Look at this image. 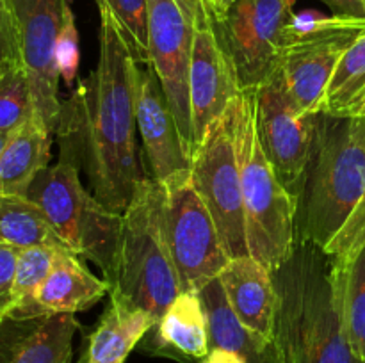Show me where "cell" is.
Returning a JSON list of instances; mask_svg holds the SVG:
<instances>
[{"mask_svg": "<svg viewBox=\"0 0 365 363\" xmlns=\"http://www.w3.org/2000/svg\"><path fill=\"white\" fill-rule=\"evenodd\" d=\"M100 13L98 63L71 100L61 103L56 135L84 166L89 191L107 209L123 214L145 180L135 142L132 57L120 28Z\"/></svg>", "mask_w": 365, "mask_h": 363, "instance_id": "cell-1", "label": "cell"}, {"mask_svg": "<svg viewBox=\"0 0 365 363\" xmlns=\"http://www.w3.org/2000/svg\"><path fill=\"white\" fill-rule=\"evenodd\" d=\"M271 273L278 294L273 344L280 363H364L344 331L323 249L298 241L291 258Z\"/></svg>", "mask_w": 365, "mask_h": 363, "instance_id": "cell-2", "label": "cell"}, {"mask_svg": "<svg viewBox=\"0 0 365 363\" xmlns=\"http://www.w3.org/2000/svg\"><path fill=\"white\" fill-rule=\"evenodd\" d=\"M365 194V117L317 116L312 155L296 198L298 241L324 249Z\"/></svg>", "mask_w": 365, "mask_h": 363, "instance_id": "cell-3", "label": "cell"}, {"mask_svg": "<svg viewBox=\"0 0 365 363\" xmlns=\"http://www.w3.org/2000/svg\"><path fill=\"white\" fill-rule=\"evenodd\" d=\"M241 173L250 255L269 270L284 265L298 244L296 199L282 185L257 130L255 89L239 91L225 110Z\"/></svg>", "mask_w": 365, "mask_h": 363, "instance_id": "cell-4", "label": "cell"}, {"mask_svg": "<svg viewBox=\"0 0 365 363\" xmlns=\"http://www.w3.org/2000/svg\"><path fill=\"white\" fill-rule=\"evenodd\" d=\"M110 288L157 322L180 294L166 224V187L146 177L123 212Z\"/></svg>", "mask_w": 365, "mask_h": 363, "instance_id": "cell-5", "label": "cell"}, {"mask_svg": "<svg viewBox=\"0 0 365 363\" xmlns=\"http://www.w3.org/2000/svg\"><path fill=\"white\" fill-rule=\"evenodd\" d=\"M32 199L71 253L96 263L107 281L113 276L123 214L107 209L81 180V162L66 148L29 187Z\"/></svg>", "mask_w": 365, "mask_h": 363, "instance_id": "cell-6", "label": "cell"}, {"mask_svg": "<svg viewBox=\"0 0 365 363\" xmlns=\"http://www.w3.org/2000/svg\"><path fill=\"white\" fill-rule=\"evenodd\" d=\"M365 34V20L307 9L292 13L284 31L277 75L302 114L324 112L328 85L346 50Z\"/></svg>", "mask_w": 365, "mask_h": 363, "instance_id": "cell-7", "label": "cell"}, {"mask_svg": "<svg viewBox=\"0 0 365 363\" xmlns=\"http://www.w3.org/2000/svg\"><path fill=\"white\" fill-rule=\"evenodd\" d=\"M166 224L180 290H202L216 280L230 256L225 251L214 217L196 192L191 169L164 182Z\"/></svg>", "mask_w": 365, "mask_h": 363, "instance_id": "cell-8", "label": "cell"}, {"mask_svg": "<svg viewBox=\"0 0 365 363\" xmlns=\"http://www.w3.org/2000/svg\"><path fill=\"white\" fill-rule=\"evenodd\" d=\"M296 0H237L212 28L241 91L273 75Z\"/></svg>", "mask_w": 365, "mask_h": 363, "instance_id": "cell-9", "label": "cell"}, {"mask_svg": "<svg viewBox=\"0 0 365 363\" xmlns=\"http://www.w3.org/2000/svg\"><path fill=\"white\" fill-rule=\"evenodd\" d=\"M191 182L214 217L227 255L230 258L250 255L241 173L225 112L209 125L196 146Z\"/></svg>", "mask_w": 365, "mask_h": 363, "instance_id": "cell-10", "label": "cell"}, {"mask_svg": "<svg viewBox=\"0 0 365 363\" xmlns=\"http://www.w3.org/2000/svg\"><path fill=\"white\" fill-rule=\"evenodd\" d=\"M20 63L31 84L34 110L46 130L56 135L61 114L56 43L64 23L68 0H9Z\"/></svg>", "mask_w": 365, "mask_h": 363, "instance_id": "cell-11", "label": "cell"}, {"mask_svg": "<svg viewBox=\"0 0 365 363\" xmlns=\"http://www.w3.org/2000/svg\"><path fill=\"white\" fill-rule=\"evenodd\" d=\"M192 39L195 27L175 0H148V66L163 88L191 159L196 149L189 98Z\"/></svg>", "mask_w": 365, "mask_h": 363, "instance_id": "cell-12", "label": "cell"}, {"mask_svg": "<svg viewBox=\"0 0 365 363\" xmlns=\"http://www.w3.org/2000/svg\"><path fill=\"white\" fill-rule=\"evenodd\" d=\"M257 130L282 185L298 198L312 155L317 116L302 114L291 102L277 75L255 89Z\"/></svg>", "mask_w": 365, "mask_h": 363, "instance_id": "cell-13", "label": "cell"}, {"mask_svg": "<svg viewBox=\"0 0 365 363\" xmlns=\"http://www.w3.org/2000/svg\"><path fill=\"white\" fill-rule=\"evenodd\" d=\"M132 91L135 125L148 160L150 177L164 184L191 169V153L155 73L150 66L135 60L132 64Z\"/></svg>", "mask_w": 365, "mask_h": 363, "instance_id": "cell-14", "label": "cell"}, {"mask_svg": "<svg viewBox=\"0 0 365 363\" xmlns=\"http://www.w3.org/2000/svg\"><path fill=\"white\" fill-rule=\"evenodd\" d=\"M241 91L235 80L227 53L221 48L212 25L195 28L191 71H189V98L195 128L196 146L202 141L209 125L227 110L228 103Z\"/></svg>", "mask_w": 365, "mask_h": 363, "instance_id": "cell-15", "label": "cell"}, {"mask_svg": "<svg viewBox=\"0 0 365 363\" xmlns=\"http://www.w3.org/2000/svg\"><path fill=\"white\" fill-rule=\"evenodd\" d=\"M242 326L264 342H273L278 294L273 273L252 255L235 256L217 276Z\"/></svg>", "mask_w": 365, "mask_h": 363, "instance_id": "cell-16", "label": "cell"}, {"mask_svg": "<svg viewBox=\"0 0 365 363\" xmlns=\"http://www.w3.org/2000/svg\"><path fill=\"white\" fill-rule=\"evenodd\" d=\"M109 290V281L93 274L81 256L70 249H59L48 278L36 292V312L39 319L57 313L84 312Z\"/></svg>", "mask_w": 365, "mask_h": 363, "instance_id": "cell-17", "label": "cell"}, {"mask_svg": "<svg viewBox=\"0 0 365 363\" xmlns=\"http://www.w3.org/2000/svg\"><path fill=\"white\" fill-rule=\"evenodd\" d=\"M155 327V320L118 290H109V305L103 310L78 363H125L132 349Z\"/></svg>", "mask_w": 365, "mask_h": 363, "instance_id": "cell-18", "label": "cell"}, {"mask_svg": "<svg viewBox=\"0 0 365 363\" xmlns=\"http://www.w3.org/2000/svg\"><path fill=\"white\" fill-rule=\"evenodd\" d=\"M52 134L34 116L11 135L0 153V196H27L34 178L48 166Z\"/></svg>", "mask_w": 365, "mask_h": 363, "instance_id": "cell-19", "label": "cell"}, {"mask_svg": "<svg viewBox=\"0 0 365 363\" xmlns=\"http://www.w3.org/2000/svg\"><path fill=\"white\" fill-rule=\"evenodd\" d=\"M155 327L160 345L173 347L180 354L195 359L209 354V324L200 292H180Z\"/></svg>", "mask_w": 365, "mask_h": 363, "instance_id": "cell-20", "label": "cell"}, {"mask_svg": "<svg viewBox=\"0 0 365 363\" xmlns=\"http://www.w3.org/2000/svg\"><path fill=\"white\" fill-rule=\"evenodd\" d=\"M0 242L18 249L34 246L68 249L45 212L27 196H0Z\"/></svg>", "mask_w": 365, "mask_h": 363, "instance_id": "cell-21", "label": "cell"}, {"mask_svg": "<svg viewBox=\"0 0 365 363\" xmlns=\"http://www.w3.org/2000/svg\"><path fill=\"white\" fill-rule=\"evenodd\" d=\"M331 287L353 351L365 363V248L349 263H330Z\"/></svg>", "mask_w": 365, "mask_h": 363, "instance_id": "cell-22", "label": "cell"}, {"mask_svg": "<svg viewBox=\"0 0 365 363\" xmlns=\"http://www.w3.org/2000/svg\"><path fill=\"white\" fill-rule=\"evenodd\" d=\"M77 330L75 313L45 317L7 363H71Z\"/></svg>", "mask_w": 365, "mask_h": 363, "instance_id": "cell-23", "label": "cell"}, {"mask_svg": "<svg viewBox=\"0 0 365 363\" xmlns=\"http://www.w3.org/2000/svg\"><path fill=\"white\" fill-rule=\"evenodd\" d=\"M59 249L63 248L34 246V248L20 249L13 285L14 306L9 313V319H39L38 312H36V292L48 278Z\"/></svg>", "mask_w": 365, "mask_h": 363, "instance_id": "cell-24", "label": "cell"}, {"mask_svg": "<svg viewBox=\"0 0 365 363\" xmlns=\"http://www.w3.org/2000/svg\"><path fill=\"white\" fill-rule=\"evenodd\" d=\"M365 88V34L344 52L331 77L324 103V114L342 116L349 103Z\"/></svg>", "mask_w": 365, "mask_h": 363, "instance_id": "cell-25", "label": "cell"}, {"mask_svg": "<svg viewBox=\"0 0 365 363\" xmlns=\"http://www.w3.org/2000/svg\"><path fill=\"white\" fill-rule=\"evenodd\" d=\"M120 28L135 63L148 66V0H95Z\"/></svg>", "mask_w": 365, "mask_h": 363, "instance_id": "cell-26", "label": "cell"}, {"mask_svg": "<svg viewBox=\"0 0 365 363\" xmlns=\"http://www.w3.org/2000/svg\"><path fill=\"white\" fill-rule=\"evenodd\" d=\"M36 116L31 84L21 63L0 77V132L13 134Z\"/></svg>", "mask_w": 365, "mask_h": 363, "instance_id": "cell-27", "label": "cell"}, {"mask_svg": "<svg viewBox=\"0 0 365 363\" xmlns=\"http://www.w3.org/2000/svg\"><path fill=\"white\" fill-rule=\"evenodd\" d=\"M365 248V194L356 203L355 209L344 221L341 230L334 235L327 248L323 249L324 255L330 258L334 267H342L351 262L356 255Z\"/></svg>", "mask_w": 365, "mask_h": 363, "instance_id": "cell-28", "label": "cell"}, {"mask_svg": "<svg viewBox=\"0 0 365 363\" xmlns=\"http://www.w3.org/2000/svg\"><path fill=\"white\" fill-rule=\"evenodd\" d=\"M81 52H78V32L75 25V16L71 7L68 6L64 14V23L57 36L56 43V68L59 78L66 85H71L77 78Z\"/></svg>", "mask_w": 365, "mask_h": 363, "instance_id": "cell-29", "label": "cell"}, {"mask_svg": "<svg viewBox=\"0 0 365 363\" xmlns=\"http://www.w3.org/2000/svg\"><path fill=\"white\" fill-rule=\"evenodd\" d=\"M18 255H20V249L0 242V322L9 319V313L14 306L13 285Z\"/></svg>", "mask_w": 365, "mask_h": 363, "instance_id": "cell-30", "label": "cell"}, {"mask_svg": "<svg viewBox=\"0 0 365 363\" xmlns=\"http://www.w3.org/2000/svg\"><path fill=\"white\" fill-rule=\"evenodd\" d=\"M16 63H20V52L11 4L9 0H0V77Z\"/></svg>", "mask_w": 365, "mask_h": 363, "instance_id": "cell-31", "label": "cell"}, {"mask_svg": "<svg viewBox=\"0 0 365 363\" xmlns=\"http://www.w3.org/2000/svg\"><path fill=\"white\" fill-rule=\"evenodd\" d=\"M43 319H32V320H16V319H6L0 322V363H7L20 345L24 344L25 338L36 330Z\"/></svg>", "mask_w": 365, "mask_h": 363, "instance_id": "cell-32", "label": "cell"}, {"mask_svg": "<svg viewBox=\"0 0 365 363\" xmlns=\"http://www.w3.org/2000/svg\"><path fill=\"white\" fill-rule=\"evenodd\" d=\"M175 4H177L178 9L184 13V16L187 18V21L195 28L209 27L210 25V18L203 0H175Z\"/></svg>", "mask_w": 365, "mask_h": 363, "instance_id": "cell-33", "label": "cell"}, {"mask_svg": "<svg viewBox=\"0 0 365 363\" xmlns=\"http://www.w3.org/2000/svg\"><path fill=\"white\" fill-rule=\"evenodd\" d=\"M331 9V14L365 20V0H323Z\"/></svg>", "mask_w": 365, "mask_h": 363, "instance_id": "cell-34", "label": "cell"}, {"mask_svg": "<svg viewBox=\"0 0 365 363\" xmlns=\"http://www.w3.org/2000/svg\"><path fill=\"white\" fill-rule=\"evenodd\" d=\"M200 363H248V359L239 352L228 351V349L210 347L209 354L200 359Z\"/></svg>", "mask_w": 365, "mask_h": 363, "instance_id": "cell-35", "label": "cell"}, {"mask_svg": "<svg viewBox=\"0 0 365 363\" xmlns=\"http://www.w3.org/2000/svg\"><path fill=\"white\" fill-rule=\"evenodd\" d=\"M235 2H237V0H203L207 13H209L210 25H212L214 21H220Z\"/></svg>", "mask_w": 365, "mask_h": 363, "instance_id": "cell-36", "label": "cell"}, {"mask_svg": "<svg viewBox=\"0 0 365 363\" xmlns=\"http://www.w3.org/2000/svg\"><path fill=\"white\" fill-rule=\"evenodd\" d=\"M342 117H365V88L342 112Z\"/></svg>", "mask_w": 365, "mask_h": 363, "instance_id": "cell-37", "label": "cell"}, {"mask_svg": "<svg viewBox=\"0 0 365 363\" xmlns=\"http://www.w3.org/2000/svg\"><path fill=\"white\" fill-rule=\"evenodd\" d=\"M13 134H14V132H13ZM13 134H7V132H0V153L4 152V148H6V144L9 142L11 135H13Z\"/></svg>", "mask_w": 365, "mask_h": 363, "instance_id": "cell-38", "label": "cell"}]
</instances>
